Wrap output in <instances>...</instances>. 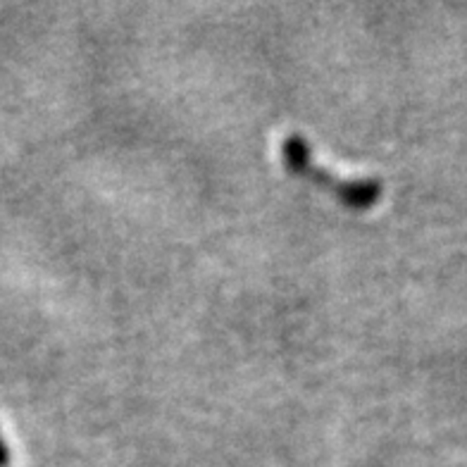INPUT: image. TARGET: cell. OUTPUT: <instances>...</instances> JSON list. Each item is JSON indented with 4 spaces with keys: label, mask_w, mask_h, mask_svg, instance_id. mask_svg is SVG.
<instances>
[{
    "label": "cell",
    "mask_w": 467,
    "mask_h": 467,
    "mask_svg": "<svg viewBox=\"0 0 467 467\" xmlns=\"http://www.w3.org/2000/svg\"><path fill=\"white\" fill-rule=\"evenodd\" d=\"M282 161L294 174L322 186V189L332 191L334 196L344 205H348V208H372L381 196V184L377 179H338L329 170L317 165L306 139L301 134H296V131L284 136Z\"/></svg>",
    "instance_id": "6da1fadb"
},
{
    "label": "cell",
    "mask_w": 467,
    "mask_h": 467,
    "mask_svg": "<svg viewBox=\"0 0 467 467\" xmlns=\"http://www.w3.org/2000/svg\"><path fill=\"white\" fill-rule=\"evenodd\" d=\"M10 465V451H7V443L0 439V467Z\"/></svg>",
    "instance_id": "7a4b0ae2"
}]
</instances>
